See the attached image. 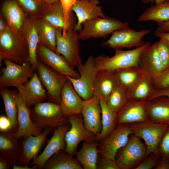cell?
Returning a JSON list of instances; mask_svg holds the SVG:
<instances>
[{
    "label": "cell",
    "instance_id": "obj_1",
    "mask_svg": "<svg viewBox=\"0 0 169 169\" xmlns=\"http://www.w3.org/2000/svg\"><path fill=\"white\" fill-rule=\"evenodd\" d=\"M77 19L74 13H71L65 34L63 35L62 30L60 29H57L56 32L55 52L62 56L74 69L82 64L79 54V33L75 29Z\"/></svg>",
    "mask_w": 169,
    "mask_h": 169
},
{
    "label": "cell",
    "instance_id": "obj_2",
    "mask_svg": "<svg viewBox=\"0 0 169 169\" xmlns=\"http://www.w3.org/2000/svg\"><path fill=\"white\" fill-rule=\"evenodd\" d=\"M29 54L28 43L21 31L14 32L8 26L0 33V61L8 59L22 64L28 62Z\"/></svg>",
    "mask_w": 169,
    "mask_h": 169
},
{
    "label": "cell",
    "instance_id": "obj_3",
    "mask_svg": "<svg viewBox=\"0 0 169 169\" xmlns=\"http://www.w3.org/2000/svg\"><path fill=\"white\" fill-rule=\"evenodd\" d=\"M151 45V43L148 42L143 45L132 50L115 49V54L111 57L101 55L95 57V66L98 70H105L112 71L132 67H138L141 54Z\"/></svg>",
    "mask_w": 169,
    "mask_h": 169
},
{
    "label": "cell",
    "instance_id": "obj_4",
    "mask_svg": "<svg viewBox=\"0 0 169 169\" xmlns=\"http://www.w3.org/2000/svg\"><path fill=\"white\" fill-rule=\"evenodd\" d=\"M30 117L35 126L44 130H53L69 123L68 117L63 114L59 104L48 101L37 104L30 109Z\"/></svg>",
    "mask_w": 169,
    "mask_h": 169
},
{
    "label": "cell",
    "instance_id": "obj_5",
    "mask_svg": "<svg viewBox=\"0 0 169 169\" xmlns=\"http://www.w3.org/2000/svg\"><path fill=\"white\" fill-rule=\"evenodd\" d=\"M128 27L127 22H123L107 16L97 17L83 23L79 39L85 41L91 38H105L116 30Z\"/></svg>",
    "mask_w": 169,
    "mask_h": 169
},
{
    "label": "cell",
    "instance_id": "obj_6",
    "mask_svg": "<svg viewBox=\"0 0 169 169\" xmlns=\"http://www.w3.org/2000/svg\"><path fill=\"white\" fill-rule=\"evenodd\" d=\"M169 126L149 120L130 124L132 134L144 141L148 156L157 154L159 143Z\"/></svg>",
    "mask_w": 169,
    "mask_h": 169
},
{
    "label": "cell",
    "instance_id": "obj_7",
    "mask_svg": "<svg viewBox=\"0 0 169 169\" xmlns=\"http://www.w3.org/2000/svg\"><path fill=\"white\" fill-rule=\"evenodd\" d=\"M147 156L145 144L131 134L126 144L117 151L115 161L120 169H135Z\"/></svg>",
    "mask_w": 169,
    "mask_h": 169
},
{
    "label": "cell",
    "instance_id": "obj_8",
    "mask_svg": "<svg viewBox=\"0 0 169 169\" xmlns=\"http://www.w3.org/2000/svg\"><path fill=\"white\" fill-rule=\"evenodd\" d=\"M36 71L46 90L49 101L59 105L62 90L68 79L67 76L58 73L39 60Z\"/></svg>",
    "mask_w": 169,
    "mask_h": 169
},
{
    "label": "cell",
    "instance_id": "obj_9",
    "mask_svg": "<svg viewBox=\"0 0 169 169\" xmlns=\"http://www.w3.org/2000/svg\"><path fill=\"white\" fill-rule=\"evenodd\" d=\"M94 59L93 56H90L84 64L77 67L80 74L79 78L67 76L76 91L84 100L93 96V83L98 71L95 66Z\"/></svg>",
    "mask_w": 169,
    "mask_h": 169
},
{
    "label": "cell",
    "instance_id": "obj_10",
    "mask_svg": "<svg viewBox=\"0 0 169 169\" xmlns=\"http://www.w3.org/2000/svg\"><path fill=\"white\" fill-rule=\"evenodd\" d=\"M68 117L71 127L65 136L66 146L64 150L66 152L73 156L78 144L81 141L99 142L96 136L85 127L81 114Z\"/></svg>",
    "mask_w": 169,
    "mask_h": 169
},
{
    "label": "cell",
    "instance_id": "obj_11",
    "mask_svg": "<svg viewBox=\"0 0 169 169\" xmlns=\"http://www.w3.org/2000/svg\"><path fill=\"white\" fill-rule=\"evenodd\" d=\"M3 61L5 66L2 69L0 77V88L9 86L16 88L27 82L36 71L28 62L19 64L8 59Z\"/></svg>",
    "mask_w": 169,
    "mask_h": 169
},
{
    "label": "cell",
    "instance_id": "obj_12",
    "mask_svg": "<svg viewBox=\"0 0 169 169\" xmlns=\"http://www.w3.org/2000/svg\"><path fill=\"white\" fill-rule=\"evenodd\" d=\"M132 134L130 124L117 125L104 139L99 142V153L115 160L118 151L127 143Z\"/></svg>",
    "mask_w": 169,
    "mask_h": 169
},
{
    "label": "cell",
    "instance_id": "obj_13",
    "mask_svg": "<svg viewBox=\"0 0 169 169\" xmlns=\"http://www.w3.org/2000/svg\"><path fill=\"white\" fill-rule=\"evenodd\" d=\"M151 31L148 29L137 31L129 27L118 29L114 32L108 39L103 42L102 45L114 49L138 47L146 43L142 38Z\"/></svg>",
    "mask_w": 169,
    "mask_h": 169
},
{
    "label": "cell",
    "instance_id": "obj_14",
    "mask_svg": "<svg viewBox=\"0 0 169 169\" xmlns=\"http://www.w3.org/2000/svg\"><path fill=\"white\" fill-rule=\"evenodd\" d=\"M37 59L58 73L67 76L78 78L80 74L72 68L61 55L39 43L36 50Z\"/></svg>",
    "mask_w": 169,
    "mask_h": 169
},
{
    "label": "cell",
    "instance_id": "obj_15",
    "mask_svg": "<svg viewBox=\"0 0 169 169\" xmlns=\"http://www.w3.org/2000/svg\"><path fill=\"white\" fill-rule=\"evenodd\" d=\"M54 131L52 129L46 128L38 135H30L24 137L21 152L16 164L29 166L31 161L39 155L41 150L48 142V135Z\"/></svg>",
    "mask_w": 169,
    "mask_h": 169
},
{
    "label": "cell",
    "instance_id": "obj_16",
    "mask_svg": "<svg viewBox=\"0 0 169 169\" xmlns=\"http://www.w3.org/2000/svg\"><path fill=\"white\" fill-rule=\"evenodd\" d=\"M70 127L69 123L54 129L52 136L43 151L33 160L30 165L35 166L37 169H42L52 156L61 150H65L66 146L65 136Z\"/></svg>",
    "mask_w": 169,
    "mask_h": 169
},
{
    "label": "cell",
    "instance_id": "obj_17",
    "mask_svg": "<svg viewBox=\"0 0 169 169\" xmlns=\"http://www.w3.org/2000/svg\"><path fill=\"white\" fill-rule=\"evenodd\" d=\"M16 88L26 106L30 109L48 98L47 91L44 88L36 71L29 81Z\"/></svg>",
    "mask_w": 169,
    "mask_h": 169
},
{
    "label": "cell",
    "instance_id": "obj_18",
    "mask_svg": "<svg viewBox=\"0 0 169 169\" xmlns=\"http://www.w3.org/2000/svg\"><path fill=\"white\" fill-rule=\"evenodd\" d=\"M81 114L87 129L96 136L100 134L102 130L101 109L100 100L93 96L84 100Z\"/></svg>",
    "mask_w": 169,
    "mask_h": 169
},
{
    "label": "cell",
    "instance_id": "obj_19",
    "mask_svg": "<svg viewBox=\"0 0 169 169\" xmlns=\"http://www.w3.org/2000/svg\"><path fill=\"white\" fill-rule=\"evenodd\" d=\"M138 67L145 76L151 80L164 71L163 64L158 53L156 42L141 53L139 59Z\"/></svg>",
    "mask_w": 169,
    "mask_h": 169
},
{
    "label": "cell",
    "instance_id": "obj_20",
    "mask_svg": "<svg viewBox=\"0 0 169 169\" xmlns=\"http://www.w3.org/2000/svg\"><path fill=\"white\" fill-rule=\"evenodd\" d=\"M15 99L18 110V128L17 131L13 133L14 136L19 139L30 135H39L43 130L35 126L33 123L30 117V109L26 106L18 92L16 95Z\"/></svg>",
    "mask_w": 169,
    "mask_h": 169
},
{
    "label": "cell",
    "instance_id": "obj_21",
    "mask_svg": "<svg viewBox=\"0 0 169 169\" xmlns=\"http://www.w3.org/2000/svg\"><path fill=\"white\" fill-rule=\"evenodd\" d=\"M147 101L129 100L116 114L117 125L130 124L148 120L147 112Z\"/></svg>",
    "mask_w": 169,
    "mask_h": 169
},
{
    "label": "cell",
    "instance_id": "obj_22",
    "mask_svg": "<svg viewBox=\"0 0 169 169\" xmlns=\"http://www.w3.org/2000/svg\"><path fill=\"white\" fill-rule=\"evenodd\" d=\"M99 0H76L71 11L74 12L77 18L75 29L80 31L82 24L86 21L100 17L103 18L106 16L100 6Z\"/></svg>",
    "mask_w": 169,
    "mask_h": 169
},
{
    "label": "cell",
    "instance_id": "obj_23",
    "mask_svg": "<svg viewBox=\"0 0 169 169\" xmlns=\"http://www.w3.org/2000/svg\"><path fill=\"white\" fill-rule=\"evenodd\" d=\"M1 16L13 31L20 32L28 16L15 0H4L1 7Z\"/></svg>",
    "mask_w": 169,
    "mask_h": 169
},
{
    "label": "cell",
    "instance_id": "obj_24",
    "mask_svg": "<svg viewBox=\"0 0 169 169\" xmlns=\"http://www.w3.org/2000/svg\"><path fill=\"white\" fill-rule=\"evenodd\" d=\"M84 101L68 79L62 88L59 105L64 115L81 114Z\"/></svg>",
    "mask_w": 169,
    "mask_h": 169
},
{
    "label": "cell",
    "instance_id": "obj_25",
    "mask_svg": "<svg viewBox=\"0 0 169 169\" xmlns=\"http://www.w3.org/2000/svg\"><path fill=\"white\" fill-rule=\"evenodd\" d=\"M118 85L115 71L99 70L94 82L93 96L100 101H106L112 90Z\"/></svg>",
    "mask_w": 169,
    "mask_h": 169
},
{
    "label": "cell",
    "instance_id": "obj_26",
    "mask_svg": "<svg viewBox=\"0 0 169 169\" xmlns=\"http://www.w3.org/2000/svg\"><path fill=\"white\" fill-rule=\"evenodd\" d=\"M37 18L28 16L20 31L28 45L29 54L28 62L35 71L38 63L36 50L39 42L36 25Z\"/></svg>",
    "mask_w": 169,
    "mask_h": 169
},
{
    "label": "cell",
    "instance_id": "obj_27",
    "mask_svg": "<svg viewBox=\"0 0 169 169\" xmlns=\"http://www.w3.org/2000/svg\"><path fill=\"white\" fill-rule=\"evenodd\" d=\"M147 112L148 120L169 125V97L161 96L148 100Z\"/></svg>",
    "mask_w": 169,
    "mask_h": 169
},
{
    "label": "cell",
    "instance_id": "obj_28",
    "mask_svg": "<svg viewBox=\"0 0 169 169\" xmlns=\"http://www.w3.org/2000/svg\"><path fill=\"white\" fill-rule=\"evenodd\" d=\"M22 146L11 131H0V152L1 155L16 163L20 155Z\"/></svg>",
    "mask_w": 169,
    "mask_h": 169
},
{
    "label": "cell",
    "instance_id": "obj_29",
    "mask_svg": "<svg viewBox=\"0 0 169 169\" xmlns=\"http://www.w3.org/2000/svg\"><path fill=\"white\" fill-rule=\"evenodd\" d=\"M156 90L152 80L144 75L127 92L129 100L145 101L150 100Z\"/></svg>",
    "mask_w": 169,
    "mask_h": 169
},
{
    "label": "cell",
    "instance_id": "obj_30",
    "mask_svg": "<svg viewBox=\"0 0 169 169\" xmlns=\"http://www.w3.org/2000/svg\"><path fill=\"white\" fill-rule=\"evenodd\" d=\"M98 142L83 141L81 149L76 151L74 155L84 169H96L98 156Z\"/></svg>",
    "mask_w": 169,
    "mask_h": 169
},
{
    "label": "cell",
    "instance_id": "obj_31",
    "mask_svg": "<svg viewBox=\"0 0 169 169\" xmlns=\"http://www.w3.org/2000/svg\"><path fill=\"white\" fill-rule=\"evenodd\" d=\"M38 17L45 20L57 29L63 31L64 28V13L60 0L51 4L41 5Z\"/></svg>",
    "mask_w": 169,
    "mask_h": 169
},
{
    "label": "cell",
    "instance_id": "obj_32",
    "mask_svg": "<svg viewBox=\"0 0 169 169\" xmlns=\"http://www.w3.org/2000/svg\"><path fill=\"white\" fill-rule=\"evenodd\" d=\"M18 92L10 90L7 88H0V93L2 97L7 116L11 125V131L15 132L18 128V110L15 96Z\"/></svg>",
    "mask_w": 169,
    "mask_h": 169
},
{
    "label": "cell",
    "instance_id": "obj_33",
    "mask_svg": "<svg viewBox=\"0 0 169 169\" xmlns=\"http://www.w3.org/2000/svg\"><path fill=\"white\" fill-rule=\"evenodd\" d=\"M43 169H83V168L76 158L64 150L59 151L50 158Z\"/></svg>",
    "mask_w": 169,
    "mask_h": 169
},
{
    "label": "cell",
    "instance_id": "obj_34",
    "mask_svg": "<svg viewBox=\"0 0 169 169\" xmlns=\"http://www.w3.org/2000/svg\"><path fill=\"white\" fill-rule=\"evenodd\" d=\"M36 25L39 43L55 52L57 28L45 20L38 17Z\"/></svg>",
    "mask_w": 169,
    "mask_h": 169
},
{
    "label": "cell",
    "instance_id": "obj_35",
    "mask_svg": "<svg viewBox=\"0 0 169 169\" xmlns=\"http://www.w3.org/2000/svg\"><path fill=\"white\" fill-rule=\"evenodd\" d=\"M140 22L152 21L157 24L169 21V0L155 4L146 9L138 18Z\"/></svg>",
    "mask_w": 169,
    "mask_h": 169
},
{
    "label": "cell",
    "instance_id": "obj_36",
    "mask_svg": "<svg viewBox=\"0 0 169 169\" xmlns=\"http://www.w3.org/2000/svg\"><path fill=\"white\" fill-rule=\"evenodd\" d=\"M100 103L101 109L102 130L100 133L96 136L98 142L106 137L117 125L116 114L109 107L106 101H100Z\"/></svg>",
    "mask_w": 169,
    "mask_h": 169
},
{
    "label": "cell",
    "instance_id": "obj_37",
    "mask_svg": "<svg viewBox=\"0 0 169 169\" xmlns=\"http://www.w3.org/2000/svg\"><path fill=\"white\" fill-rule=\"evenodd\" d=\"M118 85L128 90L144 74L138 67H132L115 71Z\"/></svg>",
    "mask_w": 169,
    "mask_h": 169
},
{
    "label": "cell",
    "instance_id": "obj_38",
    "mask_svg": "<svg viewBox=\"0 0 169 169\" xmlns=\"http://www.w3.org/2000/svg\"><path fill=\"white\" fill-rule=\"evenodd\" d=\"M129 100L127 91L118 85L112 90L106 102L109 107L117 114Z\"/></svg>",
    "mask_w": 169,
    "mask_h": 169
},
{
    "label": "cell",
    "instance_id": "obj_39",
    "mask_svg": "<svg viewBox=\"0 0 169 169\" xmlns=\"http://www.w3.org/2000/svg\"><path fill=\"white\" fill-rule=\"evenodd\" d=\"M29 16L38 17L41 5L35 0H15Z\"/></svg>",
    "mask_w": 169,
    "mask_h": 169
},
{
    "label": "cell",
    "instance_id": "obj_40",
    "mask_svg": "<svg viewBox=\"0 0 169 169\" xmlns=\"http://www.w3.org/2000/svg\"><path fill=\"white\" fill-rule=\"evenodd\" d=\"M160 39L156 42L158 53L163 64L164 70L169 67V43L165 39Z\"/></svg>",
    "mask_w": 169,
    "mask_h": 169
},
{
    "label": "cell",
    "instance_id": "obj_41",
    "mask_svg": "<svg viewBox=\"0 0 169 169\" xmlns=\"http://www.w3.org/2000/svg\"><path fill=\"white\" fill-rule=\"evenodd\" d=\"M157 154L161 158L169 160V126L159 143Z\"/></svg>",
    "mask_w": 169,
    "mask_h": 169
},
{
    "label": "cell",
    "instance_id": "obj_42",
    "mask_svg": "<svg viewBox=\"0 0 169 169\" xmlns=\"http://www.w3.org/2000/svg\"><path fill=\"white\" fill-rule=\"evenodd\" d=\"M60 1L63 7L64 13L65 26L62 31V34L64 35L69 24L71 9L75 4L76 0H60Z\"/></svg>",
    "mask_w": 169,
    "mask_h": 169
},
{
    "label": "cell",
    "instance_id": "obj_43",
    "mask_svg": "<svg viewBox=\"0 0 169 169\" xmlns=\"http://www.w3.org/2000/svg\"><path fill=\"white\" fill-rule=\"evenodd\" d=\"M96 169H120L115 160L99 154L96 164Z\"/></svg>",
    "mask_w": 169,
    "mask_h": 169
},
{
    "label": "cell",
    "instance_id": "obj_44",
    "mask_svg": "<svg viewBox=\"0 0 169 169\" xmlns=\"http://www.w3.org/2000/svg\"><path fill=\"white\" fill-rule=\"evenodd\" d=\"M146 157L135 169H151L154 168L159 162L160 157L157 154L151 153Z\"/></svg>",
    "mask_w": 169,
    "mask_h": 169
},
{
    "label": "cell",
    "instance_id": "obj_45",
    "mask_svg": "<svg viewBox=\"0 0 169 169\" xmlns=\"http://www.w3.org/2000/svg\"><path fill=\"white\" fill-rule=\"evenodd\" d=\"M152 81L156 90L169 87V69L163 71Z\"/></svg>",
    "mask_w": 169,
    "mask_h": 169
},
{
    "label": "cell",
    "instance_id": "obj_46",
    "mask_svg": "<svg viewBox=\"0 0 169 169\" xmlns=\"http://www.w3.org/2000/svg\"><path fill=\"white\" fill-rule=\"evenodd\" d=\"M11 125L9 119L4 115L0 116V131L6 132L11 131Z\"/></svg>",
    "mask_w": 169,
    "mask_h": 169
},
{
    "label": "cell",
    "instance_id": "obj_47",
    "mask_svg": "<svg viewBox=\"0 0 169 169\" xmlns=\"http://www.w3.org/2000/svg\"><path fill=\"white\" fill-rule=\"evenodd\" d=\"M15 163L7 157L0 156V169H9Z\"/></svg>",
    "mask_w": 169,
    "mask_h": 169
},
{
    "label": "cell",
    "instance_id": "obj_48",
    "mask_svg": "<svg viewBox=\"0 0 169 169\" xmlns=\"http://www.w3.org/2000/svg\"><path fill=\"white\" fill-rule=\"evenodd\" d=\"M161 96H166L169 97V87L156 90L149 100Z\"/></svg>",
    "mask_w": 169,
    "mask_h": 169
},
{
    "label": "cell",
    "instance_id": "obj_49",
    "mask_svg": "<svg viewBox=\"0 0 169 169\" xmlns=\"http://www.w3.org/2000/svg\"><path fill=\"white\" fill-rule=\"evenodd\" d=\"M154 169H169V160L160 158L159 162Z\"/></svg>",
    "mask_w": 169,
    "mask_h": 169
},
{
    "label": "cell",
    "instance_id": "obj_50",
    "mask_svg": "<svg viewBox=\"0 0 169 169\" xmlns=\"http://www.w3.org/2000/svg\"><path fill=\"white\" fill-rule=\"evenodd\" d=\"M157 25L158 27L156 31L163 32H169V21Z\"/></svg>",
    "mask_w": 169,
    "mask_h": 169
},
{
    "label": "cell",
    "instance_id": "obj_51",
    "mask_svg": "<svg viewBox=\"0 0 169 169\" xmlns=\"http://www.w3.org/2000/svg\"><path fill=\"white\" fill-rule=\"evenodd\" d=\"M155 35L158 37L165 39L169 43V32H163L155 31Z\"/></svg>",
    "mask_w": 169,
    "mask_h": 169
},
{
    "label": "cell",
    "instance_id": "obj_52",
    "mask_svg": "<svg viewBox=\"0 0 169 169\" xmlns=\"http://www.w3.org/2000/svg\"><path fill=\"white\" fill-rule=\"evenodd\" d=\"M8 27L6 22L4 18L0 16V33L4 32Z\"/></svg>",
    "mask_w": 169,
    "mask_h": 169
},
{
    "label": "cell",
    "instance_id": "obj_53",
    "mask_svg": "<svg viewBox=\"0 0 169 169\" xmlns=\"http://www.w3.org/2000/svg\"><path fill=\"white\" fill-rule=\"evenodd\" d=\"M13 169H36L37 168L34 166H32L31 167H30L28 166H21L14 164L13 166Z\"/></svg>",
    "mask_w": 169,
    "mask_h": 169
},
{
    "label": "cell",
    "instance_id": "obj_54",
    "mask_svg": "<svg viewBox=\"0 0 169 169\" xmlns=\"http://www.w3.org/2000/svg\"><path fill=\"white\" fill-rule=\"evenodd\" d=\"M60 0H43L41 5H48L53 4Z\"/></svg>",
    "mask_w": 169,
    "mask_h": 169
},
{
    "label": "cell",
    "instance_id": "obj_55",
    "mask_svg": "<svg viewBox=\"0 0 169 169\" xmlns=\"http://www.w3.org/2000/svg\"><path fill=\"white\" fill-rule=\"evenodd\" d=\"M143 2L145 3H152L153 2H155V0H142Z\"/></svg>",
    "mask_w": 169,
    "mask_h": 169
},
{
    "label": "cell",
    "instance_id": "obj_56",
    "mask_svg": "<svg viewBox=\"0 0 169 169\" xmlns=\"http://www.w3.org/2000/svg\"><path fill=\"white\" fill-rule=\"evenodd\" d=\"M166 0H155V4H158L163 3Z\"/></svg>",
    "mask_w": 169,
    "mask_h": 169
},
{
    "label": "cell",
    "instance_id": "obj_57",
    "mask_svg": "<svg viewBox=\"0 0 169 169\" xmlns=\"http://www.w3.org/2000/svg\"><path fill=\"white\" fill-rule=\"evenodd\" d=\"M35 0L40 5L43 1V0Z\"/></svg>",
    "mask_w": 169,
    "mask_h": 169
},
{
    "label": "cell",
    "instance_id": "obj_58",
    "mask_svg": "<svg viewBox=\"0 0 169 169\" xmlns=\"http://www.w3.org/2000/svg\"><path fill=\"white\" fill-rule=\"evenodd\" d=\"M168 69H169V68H168Z\"/></svg>",
    "mask_w": 169,
    "mask_h": 169
}]
</instances>
